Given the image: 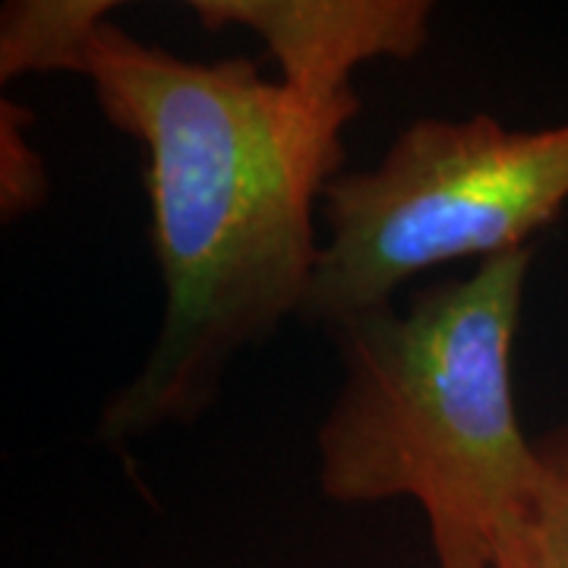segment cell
<instances>
[{
    "label": "cell",
    "instance_id": "1",
    "mask_svg": "<svg viewBox=\"0 0 568 568\" xmlns=\"http://www.w3.org/2000/svg\"><path fill=\"white\" fill-rule=\"evenodd\" d=\"M82 77L104 118L145 145L164 320L140 376L102 414L104 443L190 424L224 369L301 316L320 244L313 209L345 164L354 114L325 111L256 63L183 61L99 26Z\"/></svg>",
    "mask_w": 568,
    "mask_h": 568
},
{
    "label": "cell",
    "instance_id": "2",
    "mask_svg": "<svg viewBox=\"0 0 568 568\" xmlns=\"http://www.w3.org/2000/svg\"><path fill=\"white\" fill-rule=\"evenodd\" d=\"M534 244L480 260L467 278L335 325L345 379L316 433L325 499L424 508L433 568H496L503 534L540 480L518 424L511 347Z\"/></svg>",
    "mask_w": 568,
    "mask_h": 568
},
{
    "label": "cell",
    "instance_id": "3",
    "mask_svg": "<svg viewBox=\"0 0 568 568\" xmlns=\"http://www.w3.org/2000/svg\"><path fill=\"white\" fill-rule=\"evenodd\" d=\"M568 203V123L506 130L489 114L417 118L369 171L325 186L304 320L347 323L433 265L503 256L559 219Z\"/></svg>",
    "mask_w": 568,
    "mask_h": 568
},
{
    "label": "cell",
    "instance_id": "4",
    "mask_svg": "<svg viewBox=\"0 0 568 568\" xmlns=\"http://www.w3.org/2000/svg\"><path fill=\"white\" fill-rule=\"evenodd\" d=\"M209 32L241 26L282 63L287 89L325 111L357 114L354 67L376 58L410 61L429 39L426 0H193Z\"/></svg>",
    "mask_w": 568,
    "mask_h": 568
},
{
    "label": "cell",
    "instance_id": "5",
    "mask_svg": "<svg viewBox=\"0 0 568 568\" xmlns=\"http://www.w3.org/2000/svg\"><path fill=\"white\" fill-rule=\"evenodd\" d=\"M118 3L111 0H17L0 17V80L22 73H82L85 51Z\"/></svg>",
    "mask_w": 568,
    "mask_h": 568
},
{
    "label": "cell",
    "instance_id": "6",
    "mask_svg": "<svg viewBox=\"0 0 568 568\" xmlns=\"http://www.w3.org/2000/svg\"><path fill=\"white\" fill-rule=\"evenodd\" d=\"M540 480L499 540L496 568H568V424L537 439Z\"/></svg>",
    "mask_w": 568,
    "mask_h": 568
},
{
    "label": "cell",
    "instance_id": "7",
    "mask_svg": "<svg viewBox=\"0 0 568 568\" xmlns=\"http://www.w3.org/2000/svg\"><path fill=\"white\" fill-rule=\"evenodd\" d=\"M32 114L17 102L0 104V212L3 219H20L39 209L48 196V178L39 152L26 142Z\"/></svg>",
    "mask_w": 568,
    "mask_h": 568
}]
</instances>
